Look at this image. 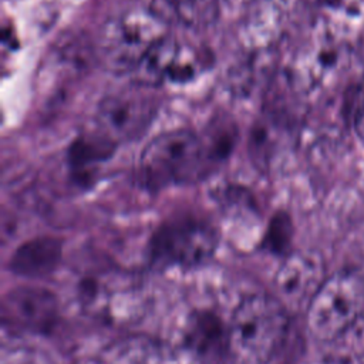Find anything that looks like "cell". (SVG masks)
Returning a JSON list of instances; mask_svg holds the SVG:
<instances>
[{
	"instance_id": "6da1fadb",
	"label": "cell",
	"mask_w": 364,
	"mask_h": 364,
	"mask_svg": "<svg viewBox=\"0 0 364 364\" xmlns=\"http://www.w3.org/2000/svg\"><path fill=\"white\" fill-rule=\"evenodd\" d=\"M287 333V307L266 293L243 297L228 324L229 347L246 364H267L283 347Z\"/></svg>"
},
{
	"instance_id": "7a4b0ae2",
	"label": "cell",
	"mask_w": 364,
	"mask_h": 364,
	"mask_svg": "<svg viewBox=\"0 0 364 364\" xmlns=\"http://www.w3.org/2000/svg\"><path fill=\"white\" fill-rule=\"evenodd\" d=\"M210 171L200 135L189 129H175L156 135L142 149L136 176L142 188L156 192L196 182Z\"/></svg>"
},
{
	"instance_id": "3957f363",
	"label": "cell",
	"mask_w": 364,
	"mask_h": 364,
	"mask_svg": "<svg viewBox=\"0 0 364 364\" xmlns=\"http://www.w3.org/2000/svg\"><path fill=\"white\" fill-rule=\"evenodd\" d=\"M166 36V21L152 9H128L102 26L97 55L104 68L114 74L134 73Z\"/></svg>"
},
{
	"instance_id": "277c9868",
	"label": "cell",
	"mask_w": 364,
	"mask_h": 364,
	"mask_svg": "<svg viewBox=\"0 0 364 364\" xmlns=\"http://www.w3.org/2000/svg\"><path fill=\"white\" fill-rule=\"evenodd\" d=\"M364 314V273L346 269L321 283L306 311L310 336L324 344L334 341Z\"/></svg>"
},
{
	"instance_id": "5b68a950",
	"label": "cell",
	"mask_w": 364,
	"mask_h": 364,
	"mask_svg": "<svg viewBox=\"0 0 364 364\" xmlns=\"http://www.w3.org/2000/svg\"><path fill=\"white\" fill-rule=\"evenodd\" d=\"M219 243L216 228L206 219L183 215L159 225L148 243L155 269H191L208 262Z\"/></svg>"
},
{
	"instance_id": "8992f818",
	"label": "cell",
	"mask_w": 364,
	"mask_h": 364,
	"mask_svg": "<svg viewBox=\"0 0 364 364\" xmlns=\"http://www.w3.org/2000/svg\"><path fill=\"white\" fill-rule=\"evenodd\" d=\"M144 291L136 277L127 272L102 270L85 276L78 286L81 307L109 324H128L144 311Z\"/></svg>"
},
{
	"instance_id": "52a82bcc",
	"label": "cell",
	"mask_w": 364,
	"mask_h": 364,
	"mask_svg": "<svg viewBox=\"0 0 364 364\" xmlns=\"http://www.w3.org/2000/svg\"><path fill=\"white\" fill-rule=\"evenodd\" d=\"M158 109L156 97L149 87L135 84L107 95L95 112V129L117 145L139 138Z\"/></svg>"
},
{
	"instance_id": "ba28073f",
	"label": "cell",
	"mask_w": 364,
	"mask_h": 364,
	"mask_svg": "<svg viewBox=\"0 0 364 364\" xmlns=\"http://www.w3.org/2000/svg\"><path fill=\"white\" fill-rule=\"evenodd\" d=\"M203 67L205 60L195 47L166 36L146 54L132 74L135 84L154 88L188 82Z\"/></svg>"
},
{
	"instance_id": "9c48e42d",
	"label": "cell",
	"mask_w": 364,
	"mask_h": 364,
	"mask_svg": "<svg viewBox=\"0 0 364 364\" xmlns=\"http://www.w3.org/2000/svg\"><path fill=\"white\" fill-rule=\"evenodd\" d=\"M57 318V297L44 287L20 286L3 299V320L17 330L46 334L54 328Z\"/></svg>"
},
{
	"instance_id": "30bf717a",
	"label": "cell",
	"mask_w": 364,
	"mask_h": 364,
	"mask_svg": "<svg viewBox=\"0 0 364 364\" xmlns=\"http://www.w3.org/2000/svg\"><path fill=\"white\" fill-rule=\"evenodd\" d=\"M321 260L310 253L287 255L277 270L274 283L280 301L289 306H309L310 300L326 280Z\"/></svg>"
},
{
	"instance_id": "8fae6325",
	"label": "cell",
	"mask_w": 364,
	"mask_h": 364,
	"mask_svg": "<svg viewBox=\"0 0 364 364\" xmlns=\"http://www.w3.org/2000/svg\"><path fill=\"white\" fill-rule=\"evenodd\" d=\"M117 146L114 141L95 128L78 135L67 154L71 176L75 182L81 186L91 185L98 166L114 155Z\"/></svg>"
},
{
	"instance_id": "7c38bea8",
	"label": "cell",
	"mask_w": 364,
	"mask_h": 364,
	"mask_svg": "<svg viewBox=\"0 0 364 364\" xmlns=\"http://www.w3.org/2000/svg\"><path fill=\"white\" fill-rule=\"evenodd\" d=\"M63 257V242L54 236H38L21 243L10 257V270L27 279L51 274Z\"/></svg>"
},
{
	"instance_id": "4fadbf2b",
	"label": "cell",
	"mask_w": 364,
	"mask_h": 364,
	"mask_svg": "<svg viewBox=\"0 0 364 364\" xmlns=\"http://www.w3.org/2000/svg\"><path fill=\"white\" fill-rule=\"evenodd\" d=\"M185 346L189 353L202 360L229 347L228 327L209 311H195L189 316L185 327Z\"/></svg>"
},
{
	"instance_id": "5bb4252c",
	"label": "cell",
	"mask_w": 364,
	"mask_h": 364,
	"mask_svg": "<svg viewBox=\"0 0 364 364\" xmlns=\"http://www.w3.org/2000/svg\"><path fill=\"white\" fill-rule=\"evenodd\" d=\"M168 357L159 343L145 336H127L109 343L97 364H168Z\"/></svg>"
},
{
	"instance_id": "9a60e30c",
	"label": "cell",
	"mask_w": 364,
	"mask_h": 364,
	"mask_svg": "<svg viewBox=\"0 0 364 364\" xmlns=\"http://www.w3.org/2000/svg\"><path fill=\"white\" fill-rule=\"evenodd\" d=\"M237 131L236 125L228 117L215 118L208 125L203 135H200L208 162L213 171L216 165H220L232 154L236 144Z\"/></svg>"
},
{
	"instance_id": "2e32d148",
	"label": "cell",
	"mask_w": 364,
	"mask_h": 364,
	"mask_svg": "<svg viewBox=\"0 0 364 364\" xmlns=\"http://www.w3.org/2000/svg\"><path fill=\"white\" fill-rule=\"evenodd\" d=\"M282 16L283 9L279 0H256L247 16V37L256 44L269 41L279 31Z\"/></svg>"
},
{
	"instance_id": "e0dca14e",
	"label": "cell",
	"mask_w": 364,
	"mask_h": 364,
	"mask_svg": "<svg viewBox=\"0 0 364 364\" xmlns=\"http://www.w3.org/2000/svg\"><path fill=\"white\" fill-rule=\"evenodd\" d=\"M328 346L331 364H364V314Z\"/></svg>"
},
{
	"instance_id": "ac0fdd59",
	"label": "cell",
	"mask_w": 364,
	"mask_h": 364,
	"mask_svg": "<svg viewBox=\"0 0 364 364\" xmlns=\"http://www.w3.org/2000/svg\"><path fill=\"white\" fill-rule=\"evenodd\" d=\"M293 239V223L286 212H277L269 222L260 247L276 256L289 253Z\"/></svg>"
},
{
	"instance_id": "d6986e66",
	"label": "cell",
	"mask_w": 364,
	"mask_h": 364,
	"mask_svg": "<svg viewBox=\"0 0 364 364\" xmlns=\"http://www.w3.org/2000/svg\"><path fill=\"white\" fill-rule=\"evenodd\" d=\"M354 129L358 138L364 142V102L357 108L354 115Z\"/></svg>"
},
{
	"instance_id": "ffe728a7",
	"label": "cell",
	"mask_w": 364,
	"mask_h": 364,
	"mask_svg": "<svg viewBox=\"0 0 364 364\" xmlns=\"http://www.w3.org/2000/svg\"><path fill=\"white\" fill-rule=\"evenodd\" d=\"M168 364H169V363H168ZM173 364H205V363H203L200 358H198V357L193 355L192 360H185V361H182V363H181V361H175Z\"/></svg>"
},
{
	"instance_id": "44dd1931",
	"label": "cell",
	"mask_w": 364,
	"mask_h": 364,
	"mask_svg": "<svg viewBox=\"0 0 364 364\" xmlns=\"http://www.w3.org/2000/svg\"><path fill=\"white\" fill-rule=\"evenodd\" d=\"M358 54H360V58H361V61L364 64V33H363L360 44H358Z\"/></svg>"
}]
</instances>
